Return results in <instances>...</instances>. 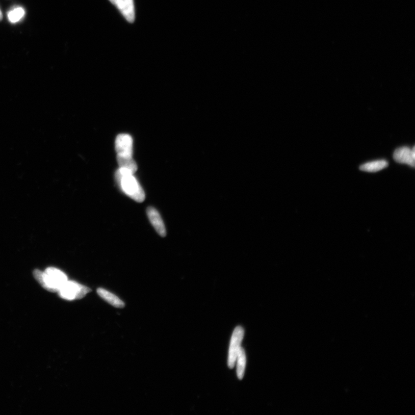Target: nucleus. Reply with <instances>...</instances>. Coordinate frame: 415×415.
Wrapping results in <instances>:
<instances>
[{"label": "nucleus", "mask_w": 415, "mask_h": 415, "mask_svg": "<svg viewBox=\"0 0 415 415\" xmlns=\"http://www.w3.org/2000/svg\"><path fill=\"white\" fill-rule=\"evenodd\" d=\"M91 291L90 289L76 281L68 280L61 287L58 293L61 298L73 301L83 298Z\"/></svg>", "instance_id": "nucleus-3"}, {"label": "nucleus", "mask_w": 415, "mask_h": 415, "mask_svg": "<svg viewBox=\"0 0 415 415\" xmlns=\"http://www.w3.org/2000/svg\"><path fill=\"white\" fill-rule=\"evenodd\" d=\"M388 166V162L385 160H379L369 163L360 166V170L369 173H375L381 171Z\"/></svg>", "instance_id": "nucleus-10"}, {"label": "nucleus", "mask_w": 415, "mask_h": 415, "mask_svg": "<svg viewBox=\"0 0 415 415\" xmlns=\"http://www.w3.org/2000/svg\"><path fill=\"white\" fill-rule=\"evenodd\" d=\"M147 214L150 222H151L158 235L162 237H166V229L165 225L163 223L161 216L159 213V212L154 208L149 206L147 209Z\"/></svg>", "instance_id": "nucleus-8"}, {"label": "nucleus", "mask_w": 415, "mask_h": 415, "mask_svg": "<svg viewBox=\"0 0 415 415\" xmlns=\"http://www.w3.org/2000/svg\"><path fill=\"white\" fill-rule=\"evenodd\" d=\"M244 336V330L242 326H237L234 330L229 347L228 366L229 369L235 368L237 355L239 352L243 339Z\"/></svg>", "instance_id": "nucleus-4"}, {"label": "nucleus", "mask_w": 415, "mask_h": 415, "mask_svg": "<svg viewBox=\"0 0 415 415\" xmlns=\"http://www.w3.org/2000/svg\"><path fill=\"white\" fill-rule=\"evenodd\" d=\"M24 15V11L23 9L17 8L9 13L8 18L12 23H16L23 17Z\"/></svg>", "instance_id": "nucleus-13"}, {"label": "nucleus", "mask_w": 415, "mask_h": 415, "mask_svg": "<svg viewBox=\"0 0 415 415\" xmlns=\"http://www.w3.org/2000/svg\"><path fill=\"white\" fill-rule=\"evenodd\" d=\"M237 374L238 379L244 378L246 364V356L244 349L241 347L237 357Z\"/></svg>", "instance_id": "nucleus-11"}, {"label": "nucleus", "mask_w": 415, "mask_h": 415, "mask_svg": "<svg viewBox=\"0 0 415 415\" xmlns=\"http://www.w3.org/2000/svg\"><path fill=\"white\" fill-rule=\"evenodd\" d=\"M2 18H3V15H2L1 11H0V20H2Z\"/></svg>", "instance_id": "nucleus-14"}, {"label": "nucleus", "mask_w": 415, "mask_h": 415, "mask_svg": "<svg viewBox=\"0 0 415 415\" xmlns=\"http://www.w3.org/2000/svg\"><path fill=\"white\" fill-rule=\"evenodd\" d=\"M134 174L129 170L120 167L116 172V179L127 196L136 202H142L145 200V193Z\"/></svg>", "instance_id": "nucleus-1"}, {"label": "nucleus", "mask_w": 415, "mask_h": 415, "mask_svg": "<svg viewBox=\"0 0 415 415\" xmlns=\"http://www.w3.org/2000/svg\"><path fill=\"white\" fill-rule=\"evenodd\" d=\"M33 274L39 283L50 292H58L68 281L67 275L63 271L54 267L48 268L44 272L35 269Z\"/></svg>", "instance_id": "nucleus-2"}, {"label": "nucleus", "mask_w": 415, "mask_h": 415, "mask_svg": "<svg viewBox=\"0 0 415 415\" xmlns=\"http://www.w3.org/2000/svg\"><path fill=\"white\" fill-rule=\"evenodd\" d=\"M395 161L402 164H407L413 168L414 167L415 147L411 149L407 147L397 148L394 153Z\"/></svg>", "instance_id": "nucleus-7"}, {"label": "nucleus", "mask_w": 415, "mask_h": 415, "mask_svg": "<svg viewBox=\"0 0 415 415\" xmlns=\"http://www.w3.org/2000/svg\"><path fill=\"white\" fill-rule=\"evenodd\" d=\"M97 293L105 301H107L114 307L123 308L125 307L124 302L122 301L116 295L110 293L108 290L99 288L97 290Z\"/></svg>", "instance_id": "nucleus-9"}, {"label": "nucleus", "mask_w": 415, "mask_h": 415, "mask_svg": "<svg viewBox=\"0 0 415 415\" xmlns=\"http://www.w3.org/2000/svg\"><path fill=\"white\" fill-rule=\"evenodd\" d=\"M117 162L120 167L125 168L134 174L138 170V166L132 157H123L117 155Z\"/></svg>", "instance_id": "nucleus-12"}, {"label": "nucleus", "mask_w": 415, "mask_h": 415, "mask_svg": "<svg viewBox=\"0 0 415 415\" xmlns=\"http://www.w3.org/2000/svg\"><path fill=\"white\" fill-rule=\"evenodd\" d=\"M133 143V139L129 135H118L116 140V150L117 155L123 157H132Z\"/></svg>", "instance_id": "nucleus-5"}, {"label": "nucleus", "mask_w": 415, "mask_h": 415, "mask_svg": "<svg viewBox=\"0 0 415 415\" xmlns=\"http://www.w3.org/2000/svg\"><path fill=\"white\" fill-rule=\"evenodd\" d=\"M109 1L118 9L128 22L133 23L135 20L134 0H109Z\"/></svg>", "instance_id": "nucleus-6"}]
</instances>
